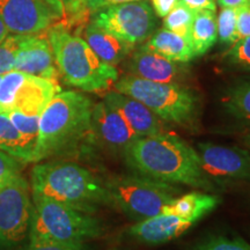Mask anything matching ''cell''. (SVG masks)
Here are the masks:
<instances>
[{"instance_id": "cell-1", "label": "cell", "mask_w": 250, "mask_h": 250, "mask_svg": "<svg viewBox=\"0 0 250 250\" xmlns=\"http://www.w3.org/2000/svg\"><path fill=\"white\" fill-rule=\"evenodd\" d=\"M123 156L131 169L142 176L206 191L214 190L196 149L174 133L139 137L124 149Z\"/></svg>"}, {"instance_id": "cell-2", "label": "cell", "mask_w": 250, "mask_h": 250, "mask_svg": "<svg viewBox=\"0 0 250 250\" xmlns=\"http://www.w3.org/2000/svg\"><path fill=\"white\" fill-rule=\"evenodd\" d=\"M93 107L83 93L66 90L56 94L40 116L33 162L67 152L92 132Z\"/></svg>"}, {"instance_id": "cell-3", "label": "cell", "mask_w": 250, "mask_h": 250, "mask_svg": "<svg viewBox=\"0 0 250 250\" xmlns=\"http://www.w3.org/2000/svg\"><path fill=\"white\" fill-rule=\"evenodd\" d=\"M33 195L48 197L78 210L95 213L100 205H111L107 182L83 166L67 161H48L31 170Z\"/></svg>"}, {"instance_id": "cell-4", "label": "cell", "mask_w": 250, "mask_h": 250, "mask_svg": "<svg viewBox=\"0 0 250 250\" xmlns=\"http://www.w3.org/2000/svg\"><path fill=\"white\" fill-rule=\"evenodd\" d=\"M48 41L59 73L67 85L88 93L107 90L118 80L115 66L102 62L87 42L61 26L49 31Z\"/></svg>"}, {"instance_id": "cell-5", "label": "cell", "mask_w": 250, "mask_h": 250, "mask_svg": "<svg viewBox=\"0 0 250 250\" xmlns=\"http://www.w3.org/2000/svg\"><path fill=\"white\" fill-rule=\"evenodd\" d=\"M104 228L92 213L64 203L33 195L29 243L78 245L101 237Z\"/></svg>"}, {"instance_id": "cell-6", "label": "cell", "mask_w": 250, "mask_h": 250, "mask_svg": "<svg viewBox=\"0 0 250 250\" xmlns=\"http://www.w3.org/2000/svg\"><path fill=\"white\" fill-rule=\"evenodd\" d=\"M115 89L138 100L165 123L190 127L201 111V98L181 83H154L134 76H124L114 83Z\"/></svg>"}, {"instance_id": "cell-7", "label": "cell", "mask_w": 250, "mask_h": 250, "mask_svg": "<svg viewBox=\"0 0 250 250\" xmlns=\"http://www.w3.org/2000/svg\"><path fill=\"white\" fill-rule=\"evenodd\" d=\"M107 188L111 205L117 206L136 221L161 213L165 206L180 192L174 184L138 174L114 177L108 181Z\"/></svg>"}, {"instance_id": "cell-8", "label": "cell", "mask_w": 250, "mask_h": 250, "mask_svg": "<svg viewBox=\"0 0 250 250\" xmlns=\"http://www.w3.org/2000/svg\"><path fill=\"white\" fill-rule=\"evenodd\" d=\"M92 22L136 45L153 35L158 19L147 0H138L100 8L94 12Z\"/></svg>"}, {"instance_id": "cell-9", "label": "cell", "mask_w": 250, "mask_h": 250, "mask_svg": "<svg viewBox=\"0 0 250 250\" xmlns=\"http://www.w3.org/2000/svg\"><path fill=\"white\" fill-rule=\"evenodd\" d=\"M58 92L56 80L12 70L0 79V111L41 115Z\"/></svg>"}, {"instance_id": "cell-10", "label": "cell", "mask_w": 250, "mask_h": 250, "mask_svg": "<svg viewBox=\"0 0 250 250\" xmlns=\"http://www.w3.org/2000/svg\"><path fill=\"white\" fill-rule=\"evenodd\" d=\"M30 187L20 173L0 189V249H12L29 233L33 203Z\"/></svg>"}, {"instance_id": "cell-11", "label": "cell", "mask_w": 250, "mask_h": 250, "mask_svg": "<svg viewBox=\"0 0 250 250\" xmlns=\"http://www.w3.org/2000/svg\"><path fill=\"white\" fill-rule=\"evenodd\" d=\"M197 153L204 173L218 183H229L250 179V154L239 147L202 143Z\"/></svg>"}, {"instance_id": "cell-12", "label": "cell", "mask_w": 250, "mask_h": 250, "mask_svg": "<svg viewBox=\"0 0 250 250\" xmlns=\"http://www.w3.org/2000/svg\"><path fill=\"white\" fill-rule=\"evenodd\" d=\"M58 19L43 0H0V20L13 35H37Z\"/></svg>"}, {"instance_id": "cell-13", "label": "cell", "mask_w": 250, "mask_h": 250, "mask_svg": "<svg viewBox=\"0 0 250 250\" xmlns=\"http://www.w3.org/2000/svg\"><path fill=\"white\" fill-rule=\"evenodd\" d=\"M92 133L105 148L122 153L139 138L120 112L104 101L93 107Z\"/></svg>"}, {"instance_id": "cell-14", "label": "cell", "mask_w": 250, "mask_h": 250, "mask_svg": "<svg viewBox=\"0 0 250 250\" xmlns=\"http://www.w3.org/2000/svg\"><path fill=\"white\" fill-rule=\"evenodd\" d=\"M103 101L120 112L138 137L155 136L167 132L165 122L138 100L115 90L109 92Z\"/></svg>"}, {"instance_id": "cell-15", "label": "cell", "mask_w": 250, "mask_h": 250, "mask_svg": "<svg viewBox=\"0 0 250 250\" xmlns=\"http://www.w3.org/2000/svg\"><path fill=\"white\" fill-rule=\"evenodd\" d=\"M182 62H171L154 52L139 48L131 56L127 70L131 76L154 83H180L188 77V70Z\"/></svg>"}, {"instance_id": "cell-16", "label": "cell", "mask_w": 250, "mask_h": 250, "mask_svg": "<svg viewBox=\"0 0 250 250\" xmlns=\"http://www.w3.org/2000/svg\"><path fill=\"white\" fill-rule=\"evenodd\" d=\"M49 41L37 35H26L17 52L14 70L45 79L56 80L57 70Z\"/></svg>"}, {"instance_id": "cell-17", "label": "cell", "mask_w": 250, "mask_h": 250, "mask_svg": "<svg viewBox=\"0 0 250 250\" xmlns=\"http://www.w3.org/2000/svg\"><path fill=\"white\" fill-rule=\"evenodd\" d=\"M192 223L171 214L159 213L130 227L129 234L137 241L149 246L162 245L187 232Z\"/></svg>"}, {"instance_id": "cell-18", "label": "cell", "mask_w": 250, "mask_h": 250, "mask_svg": "<svg viewBox=\"0 0 250 250\" xmlns=\"http://www.w3.org/2000/svg\"><path fill=\"white\" fill-rule=\"evenodd\" d=\"M85 41L102 62L111 66L126 58L134 46L94 22L86 26Z\"/></svg>"}, {"instance_id": "cell-19", "label": "cell", "mask_w": 250, "mask_h": 250, "mask_svg": "<svg viewBox=\"0 0 250 250\" xmlns=\"http://www.w3.org/2000/svg\"><path fill=\"white\" fill-rule=\"evenodd\" d=\"M140 48L146 51L154 52L171 62H182V64L189 62L195 58L190 39L167 29L156 31Z\"/></svg>"}, {"instance_id": "cell-20", "label": "cell", "mask_w": 250, "mask_h": 250, "mask_svg": "<svg viewBox=\"0 0 250 250\" xmlns=\"http://www.w3.org/2000/svg\"><path fill=\"white\" fill-rule=\"evenodd\" d=\"M219 197L206 192H189L187 195L176 197L165 206L161 213L171 214L195 224L217 208Z\"/></svg>"}, {"instance_id": "cell-21", "label": "cell", "mask_w": 250, "mask_h": 250, "mask_svg": "<svg viewBox=\"0 0 250 250\" xmlns=\"http://www.w3.org/2000/svg\"><path fill=\"white\" fill-rule=\"evenodd\" d=\"M217 40L218 30L214 12L208 9L197 12L190 33V42L195 57L206 54Z\"/></svg>"}, {"instance_id": "cell-22", "label": "cell", "mask_w": 250, "mask_h": 250, "mask_svg": "<svg viewBox=\"0 0 250 250\" xmlns=\"http://www.w3.org/2000/svg\"><path fill=\"white\" fill-rule=\"evenodd\" d=\"M0 151L7 153L21 162H31L33 160L22 136L9 120L6 111H0Z\"/></svg>"}, {"instance_id": "cell-23", "label": "cell", "mask_w": 250, "mask_h": 250, "mask_svg": "<svg viewBox=\"0 0 250 250\" xmlns=\"http://www.w3.org/2000/svg\"><path fill=\"white\" fill-rule=\"evenodd\" d=\"M228 114L245 126L250 127V81L234 86L224 99Z\"/></svg>"}, {"instance_id": "cell-24", "label": "cell", "mask_w": 250, "mask_h": 250, "mask_svg": "<svg viewBox=\"0 0 250 250\" xmlns=\"http://www.w3.org/2000/svg\"><path fill=\"white\" fill-rule=\"evenodd\" d=\"M9 120L17 127V130L22 136L23 142L26 144L27 148L31 153L34 158L37 138H39V125L41 115H27L18 110H11L7 112ZM33 162V160H31Z\"/></svg>"}, {"instance_id": "cell-25", "label": "cell", "mask_w": 250, "mask_h": 250, "mask_svg": "<svg viewBox=\"0 0 250 250\" xmlns=\"http://www.w3.org/2000/svg\"><path fill=\"white\" fill-rule=\"evenodd\" d=\"M196 13L197 12L187 7L183 2L180 1L165 17V29L190 39V33H191V27L193 20H195Z\"/></svg>"}, {"instance_id": "cell-26", "label": "cell", "mask_w": 250, "mask_h": 250, "mask_svg": "<svg viewBox=\"0 0 250 250\" xmlns=\"http://www.w3.org/2000/svg\"><path fill=\"white\" fill-rule=\"evenodd\" d=\"M191 250H250V246L239 236L213 235L196 242Z\"/></svg>"}, {"instance_id": "cell-27", "label": "cell", "mask_w": 250, "mask_h": 250, "mask_svg": "<svg viewBox=\"0 0 250 250\" xmlns=\"http://www.w3.org/2000/svg\"><path fill=\"white\" fill-rule=\"evenodd\" d=\"M239 8L224 7L217 20L218 39L226 44L236 43V20Z\"/></svg>"}, {"instance_id": "cell-28", "label": "cell", "mask_w": 250, "mask_h": 250, "mask_svg": "<svg viewBox=\"0 0 250 250\" xmlns=\"http://www.w3.org/2000/svg\"><path fill=\"white\" fill-rule=\"evenodd\" d=\"M24 36L26 35L9 34L2 42H0V76L14 70L17 52Z\"/></svg>"}, {"instance_id": "cell-29", "label": "cell", "mask_w": 250, "mask_h": 250, "mask_svg": "<svg viewBox=\"0 0 250 250\" xmlns=\"http://www.w3.org/2000/svg\"><path fill=\"white\" fill-rule=\"evenodd\" d=\"M225 58L233 66L250 71V37L234 43L232 48L226 52Z\"/></svg>"}, {"instance_id": "cell-30", "label": "cell", "mask_w": 250, "mask_h": 250, "mask_svg": "<svg viewBox=\"0 0 250 250\" xmlns=\"http://www.w3.org/2000/svg\"><path fill=\"white\" fill-rule=\"evenodd\" d=\"M20 162L12 155L0 151V189L11 177L20 173Z\"/></svg>"}, {"instance_id": "cell-31", "label": "cell", "mask_w": 250, "mask_h": 250, "mask_svg": "<svg viewBox=\"0 0 250 250\" xmlns=\"http://www.w3.org/2000/svg\"><path fill=\"white\" fill-rule=\"evenodd\" d=\"M250 37V6L240 7L236 20V42Z\"/></svg>"}, {"instance_id": "cell-32", "label": "cell", "mask_w": 250, "mask_h": 250, "mask_svg": "<svg viewBox=\"0 0 250 250\" xmlns=\"http://www.w3.org/2000/svg\"><path fill=\"white\" fill-rule=\"evenodd\" d=\"M22 250H96L90 248L86 243L66 245V243H29L27 248Z\"/></svg>"}, {"instance_id": "cell-33", "label": "cell", "mask_w": 250, "mask_h": 250, "mask_svg": "<svg viewBox=\"0 0 250 250\" xmlns=\"http://www.w3.org/2000/svg\"><path fill=\"white\" fill-rule=\"evenodd\" d=\"M151 1L155 14L160 18H165L181 0H151Z\"/></svg>"}, {"instance_id": "cell-34", "label": "cell", "mask_w": 250, "mask_h": 250, "mask_svg": "<svg viewBox=\"0 0 250 250\" xmlns=\"http://www.w3.org/2000/svg\"><path fill=\"white\" fill-rule=\"evenodd\" d=\"M181 2L195 12L205 11V9L214 12L217 7L214 0H181Z\"/></svg>"}, {"instance_id": "cell-35", "label": "cell", "mask_w": 250, "mask_h": 250, "mask_svg": "<svg viewBox=\"0 0 250 250\" xmlns=\"http://www.w3.org/2000/svg\"><path fill=\"white\" fill-rule=\"evenodd\" d=\"M130 1H138V0H87L86 8L92 12H95L100 8L107 7V6L123 4V2H130Z\"/></svg>"}, {"instance_id": "cell-36", "label": "cell", "mask_w": 250, "mask_h": 250, "mask_svg": "<svg viewBox=\"0 0 250 250\" xmlns=\"http://www.w3.org/2000/svg\"><path fill=\"white\" fill-rule=\"evenodd\" d=\"M87 0H68L66 6V12H71L73 14H79L86 11Z\"/></svg>"}, {"instance_id": "cell-37", "label": "cell", "mask_w": 250, "mask_h": 250, "mask_svg": "<svg viewBox=\"0 0 250 250\" xmlns=\"http://www.w3.org/2000/svg\"><path fill=\"white\" fill-rule=\"evenodd\" d=\"M43 1L46 2L61 18H64L66 15V9H65L62 0H43Z\"/></svg>"}, {"instance_id": "cell-38", "label": "cell", "mask_w": 250, "mask_h": 250, "mask_svg": "<svg viewBox=\"0 0 250 250\" xmlns=\"http://www.w3.org/2000/svg\"><path fill=\"white\" fill-rule=\"evenodd\" d=\"M221 7H233L240 8L245 6H250V0H218Z\"/></svg>"}, {"instance_id": "cell-39", "label": "cell", "mask_w": 250, "mask_h": 250, "mask_svg": "<svg viewBox=\"0 0 250 250\" xmlns=\"http://www.w3.org/2000/svg\"><path fill=\"white\" fill-rule=\"evenodd\" d=\"M8 35H9V31L7 30V28L5 27L4 22L0 20V42H2V41H4Z\"/></svg>"}, {"instance_id": "cell-40", "label": "cell", "mask_w": 250, "mask_h": 250, "mask_svg": "<svg viewBox=\"0 0 250 250\" xmlns=\"http://www.w3.org/2000/svg\"><path fill=\"white\" fill-rule=\"evenodd\" d=\"M245 142H246V144H247V146H248V147L250 148V134H248V136L246 137Z\"/></svg>"}, {"instance_id": "cell-41", "label": "cell", "mask_w": 250, "mask_h": 250, "mask_svg": "<svg viewBox=\"0 0 250 250\" xmlns=\"http://www.w3.org/2000/svg\"><path fill=\"white\" fill-rule=\"evenodd\" d=\"M62 1H64V5H65V9H66V6H67V2H68V0H62Z\"/></svg>"}, {"instance_id": "cell-42", "label": "cell", "mask_w": 250, "mask_h": 250, "mask_svg": "<svg viewBox=\"0 0 250 250\" xmlns=\"http://www.w3.org/2000/svg\"><path fill=\"white\" fill-rule=\"evenodd\" d=\"M0 79H1V76H0Z\"/></svg>"}]
</instances>
